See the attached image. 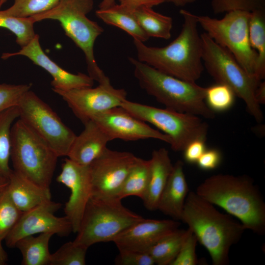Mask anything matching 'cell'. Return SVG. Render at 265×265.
Segmentation results:
<instances>
[{"instance_id": "8", "label": "cell", "mask_w": 265, "mask_h": 265, "mask_svg": "<svg viewBox=\"0 0 265 265\" xmlns=\"http://www.w3.org/2000/svg\"><path fill=\"white\" fill-rule=\"evenodd\" d=\"M116 198L91 196L74 241L89 248L113 241L120 234L143 217L123 206Z\"/></svg>"}, {"instance_id": "18", "label": "cell", "mask_w": 265, "mask_h": 265, "mask_svg": "<svg viewBox=\"0 0 265 265\" xmlns=\"http://www.w3.org/2000/svg\"><path fill=\"white\" fill-rule=\"evenodd\" d=\"M176 220L142 218L118 235L113 240L119 250L147 252L159 240L179 228Z\"/></svg>"}, {"instance_id": "27", "label": "cell", "mask_w": 265, "mask_h": 265, "mask_svg": "<svg viewBox=\"0 0 265 265\" xmlns=\"http://www.w3.org/2000/svg\"><path fill=\"white\" fill-rule=\"evenodd\" d=\"M189 233L186 230L179 228L166 235L147 252L155 264L171 265L178 255L183 242Z\"/></svg>"}, {"instance_id": "19", "label": "cell", "mask_w": 265, "mask_h": 265, "mask_svg": "<svg viewBox=\"0 0 265 265\" xmlns=\"http://www.w3.org/2000/svg\"><path fill=\"white\" fill-rule=\"evenodd\" d=\"M83 124V130L76 136L67 157L78 164L88 165L103 154L111 140L94 121Z\"/></svg>"}, {"instance_id": "14", "label": "cell", "mask_w": 265, "mask_h": 265, "mask_svg": "<svg viewBox=\"0 0 265 265\" xmlns=\"http://www.w3.org/2000/svg\"><path fill=\"white\" fill-rule=\"evenodd\" d=\"M62 204L52 200L22 212L4 240L9 248L15 247L20 239L37 234L52 233L66 236L72 232L71 222L66 216L58 217L55 212Z\"/></svg>"}, {"instance_id": "9", "label": "cell", "mask_w": 265, "mask_h": 265, "mask_svg": "<svg viewBox=\"0 0 265 265\" xmlns=\"http://www.w3.org/2000/svg\"><path fill=\"white\" fill-rule=\"evenodd\" d=\"M121 106L137 118L149 123L161 130L171 139V149L183 151L191 141L206 140L209 125L199 116L160 108L125 100Z\"/></svg>"}, {"instance_id": "44", "label": "cell", "mask_w": 265, "mask_h": 265, "mask_svg": "<svg viewBox=\"0 0 265 265\" xmlns=\"http://www.w3.org/2000/svg\"><path fill=\"white\" fill-rule=\"evenodd\" d=\"M2 240L0 239V265H4L8 261V256L2 245Z\"/></svg>"}, {"instance_id": "23", "label": "cell", "mask_w": 265, "mask_h": 265, "mask_svg": "<svg viewBox=\"0 0 265 265\" xmlns=\"http://www.w3.org/2000/svg\"><path fill=\"white\" fill-rule=\"evenodd\" d=\"M95 13L105 23L121 28L133 39L144 43L149 39L138 24L134 10L123 5L115 3L106 9H99Z\"/></svg>"}, {"instance_id": "31", "label": "cell", "mask_w": 265, "mask_h": 265, "mask_svg": "<svg viewBox=\"0 0 265 265\" xmlns=\"http://www.w3.org/2000/svg\"><path fill=\"white\" fill-rule=\"evenodd\" d=\"M235 97L230 87L216 82L206 88L205 101L209 108L214 112H223L233 106Z\"/></svg>"}, {"instance_id": "47", "label": "cell", "mask_w": 265, "mask_h": 265, "mask_svg": "<svg viewBox=\"0 0 265 265\" xmlns=\"http://www.w3.org/2000/svg\"><path fill=\"white\" fill-rule=\"evenodd\" d=\"M8 0H0V8L2 6V5L5 3Z\"/></svg>"}, {"instance_id": "11", "label": "cell", "mask_w": 265, "mask_h": 265, "mask_svg": "<svg viewBox=\"0 0 265 265\" xmlns=\"http://www.w3.org/2000/svg\"><path fill=\"white\" fill-rule=\"evenodd\" d=\"M17 106L19 118L58 157L67 156L76 135L47 104L30 89Z\"/></svg>"}, {"instance_id": "40", "label": "cell", "mask_w": 265, "mask_h": 265, "mask_svg": "<svg viewBox=\"0 0 265 265\" xmlns=\"http://www.w3.org/2000/svg\"><path fill=\"white\" fill-rule=\"evenodd\" d=\"M205 141L197 139L190 142L184 150V158L189 163H196L197 161L207 149Z\"/></svg>"}, {"instance_id": "28", "label": "cell", "mask_w": 265, "mask_h": 265, "mask_svg": "<svg viewBox=\"0 0 265 265\" xmlns=\"http://www.w3.org/2000/svg\"><path fill=\"white\" fill-rule=\"evenodd\" d=\"M150 161L137 157L127 176L116 198L131 196L142 199L145 194L149 177Z\"/></svg>"}, {"instance_id": "3", "label": "cell", "mask_w": 265, "mask_h": 265, "mask_svg": "<svg viewBox=\"0 0 265 265\" xmlns=\"http://www.w3.org/2000/svg\"><path fill=\"white\" fill-rule=\"evenodd\" d=\"M181 220L207 250L213 265L229 264L231 247L246 230L240 221L220 212L195 191H189L187 195Z\"/></svg>"}, {"instance_id": "32", "label": "cell", "mask_w": 265, "mask_h": 265, "mask_svg": "<svg viewBox=\"0 0 265 265\" xmlns=\"http://www.w3.org/2000/svg\"><path fill=\"white\" fill-rule=\"evenodd\" d=\"M87 249L74 241L66 242L51 254L50 265H85Z\"/></svg>"}, {"instance_id": "46", "label": "cell", "mask_w": 265, "mask_h": 265, "mask_svg": "<svg viewBox=\"0 0 265 265\" xmlns=\"http://www.w3.org/2000/svg\"><path fill=\"white\" fill-rule=\"evenodd\" d=\"M8 182V178L0 176V191L6 187Z\"/></svg>"}, {"instance_id": "1", "label": "cell", "mask_w": 265, "mask_h": 265, "mask_svg": "<svg viewBox=\"0 0 265 265\" xmlns=\"http://www.w3.org/2000/svg\"><path fill=\"white\" fill-rule=\"evenodd\" d=\"M180 13L183 19L181 31L168 45L150 47L134 39L133 43L139 61L166 74L196 82L204 69L197 15L186 9H181Z\"/></svg>"}, {"instance_id": "36", "label": "cell", "mask_w": 265, "mask_h": 265, "mask_svg": "<svg viewBox=\"0 0 265 265\" xmlns=\"http://www.w3.org/2000/svg\"><path fill=\"white\" fill-rule=\"evenodd\" d=\"M31 87V84H0V113L17 106L22 96Z\"/></svg>"}, {"instance_id": "43", "label": "cell", "mask_w": 265, "mask_h": 265, "mask_svg": "<svg viewBox=\"0 0 265 265\" xmlns=\"http://www.w3.org/2000/svg\"><path fill=\"white\" fill-rule=\"evenodd\" d=\"M195 1L196 0H165V1L171 3L178 7L184 6L187 4L192 3Z\"/></svg>"}, {"instance_id": "34", "label": "cell", "mask_w": 265, "mask_h": 265, "mask_svg": "<svg viewBox=\"0 0 265 265\" xmlns=\"http://www.w3.org/2000/svg\"><path fill=\"white\" fill-rule=\"evenodd\" d=\"M7 186L0 191V239L2 240L6 237L22 213L11 200Z\"/></svg>"}, {"instance_id": "24", "label": "cell", "mask_w": 265, "mask_h": 265, "mask_svg": "<svg viewBox=\"0 0 265 265\" xmlns=\"http://www.w3.org/2000/svg\"><path fill=\"white\" fill-rule=\"evenodd\" d=\"M52 233L39 234L28 236L20 239L16 243L22 256V265H50L51 254L49 242Z\"/></svg>"}, {"instance_id": "30", "label": "cell", "mask_w": 265, "mask_h": 265, "mask_svg": "<svg viewBox=\"0 0 265 265\" xmlns=\"http://www.w3.org/2000/svg\"><path fill=\"white\" fill-rule=\"evenodd\" d=\"M34 23L30 17H14L0 10V27L14 34L17 43L21 47L28 44L36 34L34 29Z\"/></svg>"}, {"instance_id": "22", "label": "cell", "mask_w": 265, "mask_h": 265, "mask_svg": "<svg viewBox=\"0 0 265 265\" xmlns=\"http://www.w3.org/2000/svg\"><path fill=\"white\" fill-rule=\"evenodd\" d=\"M7 186L9 196L23 212L51 200L50 188L40 186L12 170Z\"/></svg>"}, {"instance_id": "26", "label": "cell", "mask_w": 265, "mask_h": 265, "mask_svg": "<svg viewBox=\"0 0 265 265\" xmlns=\"http://www.w3.org/2000/svg\"><path fill=\"white\" fill-rule=\"evenodd\" d=\"M137 21L148 36L168 39L171 37L173 20L171 17L142 6L134 10Z\"/></svg>"}, {"instance_id": "7", "label": "cell", "mask_w": 265, "mask_h": 265, "mask_svg": "<svg viewBox=\"0 0 265 265\" xmlns=\"http://www.w3.org/2000/svg\"><path fill=\"white\" fill-rule=\"evenodd\" d=\"M201 37L204 67L217 83L230 87L236 96L244 102L248 112L257 122H261L263 114L255 92L261 81L248 74L227 49L216 43L206 32Z\"/></svg>"}, {"instance_id": "4", "label": "cell", "mask_w": 265, "mask_h": 265, "mask_svg": "<svg viewBox=\"0 0 265 265\" xmlns=\"http://www.w3.org/2000/svg\"><path fill=\"white\" fill-rule=\"evenodd\" d=\"M128 59L141 88L166 108L207 119L214 117L205 101L206 87L163 73L133 57Z\"/></svg>"}, {"instance_id": "33", "label": "cell", "mask_w": 265, "mask_h": 265, "mask_svg": "<svg viewBox=\"0 0 265 265\" xmlns=\"http://www.w3.org/2000/svg\"><path fill=\"white\" fill-rule=\"evenodd\" d=\"M60 0H14L13 4L3 10L5 14L17 17L27 18L47 11Z\"/></svg>"}, {"instance_id": "16", "label": "cell", "mask_w": 265, "mask_h": 265, "mask_svg": "<svg viewBox=\"0 0 265 265\" xmlns=\"http://www.w3.org/2000/svg\"><path fill=\"white\" fill-rule=\"evenodd\" d=\"M91 120L100 126L111 140L121 139L125 141H136L154 138L170 145L171 143V139L167 135L152 128L121 106L105 111Z\"/></svg>"}, {"instance_id": "13", "label": "cell", "mask_w": 265, "mask_h": 265, "mask_svg": "<svg viewBox=\"0 0 265 265\" xmlns=\"http://www.w3.org/2000/svg\"><path fill=\"white\" fill-rule=\"evenodd\" d=\"M137 158L130 152L113 151L107 148L89 164L92 196L116 198Z\"/></svg>"}, {"instance_id": "37", "label": "cell", "mask_w": 265, "mask_h": 265, "mask_svg": "<svg viewBox=\"0 0 265 265\" xmlns=\"http://www.w3.org/2000/svg\"><path fill=\"white\" fill-rule=\"evenodd\" d=\"M197 242L195 236L189 229V233L183 242L178 255L171 265H197L198 263L196 254Z\"/></svg>"}, {"instance_id": "2", "label": "cell", "mask_w": 265, "mask_h": 265, "mask_svg": "<svg viewBox=\"0 0 265 265\" xmlns=\"http://www.w3.org/2000/svg\"><path fill=\"white\" fill-rule=\"evenodd\" d=\"M199 196L237 218L248 229L265 233V203L254 180L247 175L211 176L197 187Z\"/></svg>"}, {"instance_id": "15", "label": "cell", "mask_w": 265, "mask_h": 265, "mask_svg": "<svg viewBox=\"0 0 265 265\" xmlns=\"http://www.w3.org/2000/svg\"><path fill=\"white\" fill-rule=\"evenodd\" d=\"M56 181L70 190L65 204V214L71 223L72 232H78L86 205L92 195L89 165L78 164L66 158Z\"/></svg>"}, {"instance_id": "5", "label": "cell", "mask_w": 265, "mask_h": 265, "mask_svg": "<svg viewBox=\"0 0 265 265\" xmlns=\"http://www.w3.org/2000/svg\"><path fill=\"white\" fill-rule=\"evenodd\" d=\"M94 3V0H60L50 10L30 17L34 23L48 19L58 21L65 34L83 53L89 75L101 83L109 79L95 58L94 44L104 30L87 16L93 9Z\"/></svg>"}, {"instance_id": "29", "label": "cell", "mask_w": 265, "mask_h": 265, "mask_svg": "<svg viewBox=\"0 0 265 265\" xmlns=\"http://www.w3.org/2000/svg\"><path fill=\"white\" fill-rule=\"evenodd\" d=\"M19 118L17 106L0 113V176L9 178L12 171L9 167L11 153V130Z\"/></svg>"}, {"instance_id": "39", "label": "cell", "mask_w": 265, "mask_h": 265, "mask_svg": "<svg viewBox=\"0 0 265 265\" xmlns=\"http://www.w3.org/2000/svg\"><path fill=\"white\" fill-rule=\"evenodd\" d=\"M222 159L220 151L214 148L206 149L200 157L196 163L203 170H211L217 168Z\"/></svg>"}, {"instance_id": "10", "label": "cell", "mask_w": 265, "mask_h": 265, "mask_svg": "<svg viewBox=\"0 0 265 265\" xmlns=\"http://www.w3.org/2000/svg\"><path fill=\"white\" fill-rule=\"evenodd\" d=\"M250 15V12L234 10L226 13L220 19L202 15H197V18L199 26L205 32L227 49L247 74L256 78L257 54L249 41Z\"/></svg>"}, {"instance_id": "45", "label": "cell", "mask_w": 265, "mask_h": 265, "mask_svg": "<svg viewBox=\"0 0 265 265\" xmlns=\"http://www.w3.org/2000/svg\"><path fill=\"white\" fill-rule=\"evenodd\" d=\"M115 4V0H102L99 5L100 9L107 8Z\"/></svg>"}, {"instance_id": "35", "label": "cell", "mask_w": 265, "mask_h": 265, "mask_svg": "<svg viewBox=\"0 0 265 265\" xmlns=\"http://www.w3.org/2000/svg\"><path fill=\"white\" fill-rule=\"evenodd\" d=\"M211 7L215 14L234 10L251 12L265 9V0H211Z\"/></svg>"}, {"instance_id": "42", "label": "cell", "mask_w": 265, "mask_h": 265, "mask_svg": "<svg viewBox=\"0 0 265 265\" xmlns=\"http://www.w3.org/2000/svg\"><path fill=\"white\" fill-rule=\"evenodd\" d=\"M255 97L259 104H265V82L261 81L255 92Z\"/></svg>"}, {"instance_id": "21", "label": "cell", "mask_w": 265, "mask_h": 265, "mask_svg": "<svg viewBox=\"0 0 265 265\" xmlns=\"http://www.w3.org/2000/svg\"><path fill=\"white\" fill-rule=\"evenodd\" d=\"M149 161L148 183L142 200L147 210L155 211L158 209L159 200L171 174L173 164L168 151L164 148L154 150Z\"/></svg>"}, {"instance_id": "38", "label": "cell", "mask_w": 265, "mask_h": 265, "mask_svg": "<svg viewBox=\"0 0 265 265\" xmlns=\"http://www.w3.org/2000/svg\"><path fill=\"white\" fill-rule=\"evenodd\" d=\"M115 263L119 265H153L155 263L147 252L119 250Z\"/></svg>"}, {"instance_id": "12", "label": "cell", "mask_w": 265, "mask_h": 265, "mask_svg": "<svg viewBox=\"0 0 265 265\" xmlns=\"http://www.w3.org/2000/svg\"><path fill=\"white\" fill-rule=\"evenodd\" d=\"M53 91L62 97L83 124L105 111L120 106L127 97L124 89L113 87L110 80L99 83L94 88Z\"/></svg>"}, {"instance_id": "17", "label": "cell", "mask_w": 265, "mask_h": 265, "mask_svg": "<svg viewBox=\"0 0 265 265\" xmlns=\"http://www.w3.org/2000/svg\"><path fill=\"white\" fill-rule=\"evenodd\" d=\"M16 55L27 57L33 63L40 66L52 77L51 85L53 91H67L83 87H92L94 80L88 75L81 73L73 74L60 67L52 60L43 51L40 42L39 37L36 34L26 45L21 47L18 52L4 53L1 58L6 59Z\"/></svg>"}, {"instance_id": "41", "label": "cell", "mask_w": 265, "mask_h": 265, "mask_svg": "<svg viewBox=\"0 0 265 265\" xmlns=\"http://www.w3.org/2000/svg\"><path fill=\"white\" fill-rule=\"evenodd\" d=\"M120 4L132 10L138 7L145 6L153 7L165 1V0H119Z\"/></svg>"}, {"instance_id": "25", "label": "cell", "mask_w": 265, "mask_h": 265, "mask_svg": "<svg viewBox=\"0 0 265 265\" xmlns=\"http://www.w3.org/2000/svg\"><path fill=\"white\" fill-rule=\"evenodd\" d=\"M249 37L250 45L257 54L254 76L262 81L265 77V9L251 12Z\"/></svg>"}, {"instance_id": "20", "label": "cell", "mask_w": 265, "mask_h": 265, "mask_svg": "<svg viewBox=\"0 0 265 265\" xmlns=\"http://www.w3.org/2000/svg\"><path fill=\"white\" fill-rule=\"evenodd\" d=\"M189 192L184 171V163L178 160L173 169L159 201L157 210L175 220H180Z\"/></svg>"}, {"instance_id": "6", "label": "cell", "mask_w": 265, "mask_h": 265, "mask_svg": "<svg viewBox=\"0 0 265 265\" xmlns=\"http://www.w3.org/2000/svg\"><path fill=\"white\" fill-rule=\"evenodd\" d=\"M58 157L19 118L11 130L13 170L40 186L50 188Z\"/></svg>"}]
</instances>
